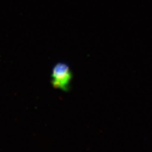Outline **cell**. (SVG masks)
I'll use <instances>...</instances> for the list:
<instances>
[{
    "instance_id": "obj_1",
    "label": "cell",
    "mask_w": 152,
    "mask_h": 152,
    "mask_svg": "<svg viewBox=\"0 0 152 152\" xmlns=\"http://www.w3.org/2000/svg\"><path fill=\"white\" fill-rule=\"evenodd\" d=\"M72 77V72L67 64L57 63L52 69L51 83L55 88L67 91L70 88Z\"/></svg>"
}]
</instances>
